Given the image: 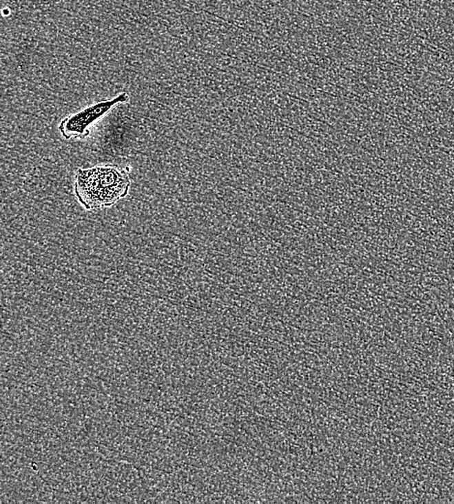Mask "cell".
<instances>
[{
	"label": "cell",
	"mask_w": 454,
	"mask_h": 504,
	"mask_svg": "<svg viewBox=\"0 0 454 504\" xmlns=\"http://www.w3.org/2000/svg\"><path fill=\"white\" fill-rule=\"evenodd\" d=\"M128 172L116 165L80 169L75 176L76 197L85 210L112 207L127 196L130 190Z\"/></svg>",
	"instance_id": "1"
},
{
	"label": "cell",
	"mask_w": 454,
	"mask_h": 504,
	"mask_svg": "<svg viewBox=\"0 0 454 504\" xmlns=\"http://www.w3.org/2000/svg\"><path fill=\"white\" fill-rule=\"evenodd\" d=\"M130 100L128 93H119L118 97L111 99H103L96 103L90 105L82 111L78 112L62 119L59 124V129L61 131L62 137L66 140L85 139L90 136V128L92 124L97 123L114 107L118 105L127 103Z\"/></svg>",
	"instance_id": "2"
}]
</instances>
